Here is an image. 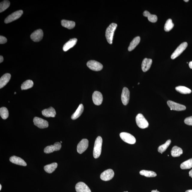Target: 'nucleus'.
Segmentation results:
<instances>
[{"mask_svg": "<svg viewBox=\"0 0 192 192\" xmlns=\"http://www.w3.org/2000/svg\"><path fill=\"white\" fill-rule=\"evenodd\" d=\"M117 27V24L113 23L110 25L106 30L105 37L108 43L110 44L113 43L114 33Z\"/></svg>", "mask_w": 192, "mask_h": 192, "instance_id": "nucleus-1", "label": "nucleus"}, {"mask_svg": "<svg viewBox=\"0 0 192 192\" xmlns=\"http://www.w3.org/2000/svg\"><path fill=\"white\" fill-rule=\"evenodd\" d=\"M102 140L101 137L98 136L95 141L93 149V156L95 158H98L102 152Z\"/></svg>", "mask_w": 192, "mask_h": 192, "instance_id": "nucleus-2", "label": "nucleus"}, {"mask_svg": "<svg viewBox=\"0 0 192 192\" xmlns=\"http://www.w3.org/2000/svg\"><path fill=\"white\" fill-rule=\"evenodd\" d=\"M136 121L137 124L140 128H146L149 126L148 122L141 114H139L137 115Z\"/></svg>", "mask_w": 192, "mask_h": 192, "instance_id": "nucleus-3", "label": "nucleus"}, {"mask_svg": "<svg viewBox=\"0 0 192 192\" xmlns=\"http://www.w3.org/2000/svg\"><path fill=\"white\" fill-rule=\"evenodd\" d=\"M120 138L123 141L130 144H134L136 142L135 138L132 134L127 132H121L120 134Z\"/></svg>", "mask_w": 192, "mask_h": 192, "instance_id": "nucleus-4", "label": "nucleus"}, {"mask_svg": "<svg viewBox=\"0 0 192 192\" xmlns=\"http://www.w3.org/2000/svg\"><path fill=\"white\" fill-rule=\"evenodd\" d=\"M188 46V43L187 42H184L182 43L177 47V48L176 49V50L171 55V59L172 60H174L178 56H179L187 48Z\"/></svg>", "mask_w": 192, "mask_h": 192, "instance_id": "nucleus-5", "label": "nucleus"}, {"mask_svg": "<svg viewBox=\"0 0 192 192\" xmlns=\"http://www.w3.org/2000/svg\"><path fill=\"white\" fill-rule=\"evenodd\" d=\"M23 13V11L22 10H18L13 13L5 19L4 20L5 23L8 24L18 19L22 16Z\"/></svg>", "mask_w": 192, "mask_h": 192, "instance_id": "nucleus-6", "label": "nucleus"}, {"mask_svg": "<svg viewBox=\"0 0 192 192\" xmlns=\"http://www.w3.org/2000/svg\"><path fill=\"white\" fill-rule=\"evenodd\" d=\"M87 65L89 68L94 71H100L103 68V66L101 64L94 60L89 61Z\"/></svg>", "mask_w": 192, "mask_h": 192, "instance_id": "nucleus-7", "label": "nucleus"}, {"mask_svg": "<svg viewBox=\"0 0 192 192\" xmlns=\"http://www.w3.org/2000/svg\"><path fill=\"white\" fill-rule=\"evenodd\" d=\"M167 103L169 107L170 108L171 110H173L175 111H184L186 109L185 106L176 103V102L172 101L169 100L167 102Z\"/></svg>", "mask_w": 192, "mask_h": 192, "instance_id": "nucleus-8", "label": "nucleus"}, {"mask_svg": "<svg viewBox=\"0 0 192 192\" xmlns=\"http://www.w3.org/2000/svg\"><path fill=\"white\" fill-rule=\"evenodd\" d=\"M34 124L40 128H47L49 126L48 121L41 118L36 117L33 120Z\"/></svg>", "mask_w": 192, "mask_h": 192, "instance_id": "nucleus-9", "label": "nucleus"}, {"mask_svg": "<svg viewBox=\"0 0 192 192\" xmlns=\"http://www.w3.org/2000/svg\"><path fill=\"white\" fill-rule=\"evenodd\" d=\"M114 176V172L111 169H109L102 172L100 175L101 179L104 181L111 180Z\"/></svg>", "mask_w": 192, "mask_h": 192, "instance_id": "nucleus-10", "label": "nucleus"}, {"mask_svg": "<svg viewBox=\"0 0 192 192\" xmlns=\"http://www.w3.org/2000/svg\"><path fill=\"white\" fill-rule=\"evenodd\" d=\"M89 141L87 139H83L78 144L77 151L78 153L81 154L87 149L88 147Z\"/></svg>", "mask_w": 192, "mask_h": 192, "instance_id": "nucleus-11", "label": "nucleus"}, {"mask_svg": "<svg viewBox=\"0 0 192 192\" xmlns=\"http://www.w3.org/2000/svg\"><path fill=\"white\" fill-rule=\"evenodd\" d=\"M61 143L59 142H57L54 145L47 146L44 149V152L47 154L50 153L54 151H59L61 148Z\"/></svg>", "mask_w": 192, "mask_h": 192, "instance_id": "nucleus-12", "label": "nucleus"}, {"mask_svg": "<svg viewBox=\"0 0 192 192\" xmlns=\"http://www.w3.org/2000/svg\"><path fill=\"white\" fill-rule=\"evenodd\" d=\"M130 92L126 87L123 88L121 98L122 102L124 105H126L128 103L130 100Z\"/></svg>", "mask_w": 192, "mask_h": 192, "instance_id": "nucleus-13", "label": "nucleus"}, {"mask_svg": "<svg viewBox=\"0 0 192 192\" xmlns=\"http://www.w3.org/2000/svg\"><path fill=\"white\" fill-rule=\"evenodd\" d=\"M93 102L96 105H100L103 101V96L101 93L98 91H95L93 94Z\"/></svg>", "mask_w": 192, "mask_h": 192, "instance_id": "nucleus-14", "label": "nucleus"}, {"mask_svg": "<svg viewBox=\"0 0 192 192\" xmlns=\"http://www.w3.org/2000/svg\"><path fill=\"white\" fill-rule=\"evenodd\" d=\"M43 36V33L42 30L38 29L34 31L30 36V37L34 42H38L42 39Z\"/></svg>", "mask_w": 192, "mask_h": 192, "instance_id": "nucleus-15", "label": "nucleus"}, {"mask_svg": "<svg viewBox=\"0 0 192 192\" xmlns=\"http://www.w3.org/2000/svg\"><path fill=\"white\" fill-rule=\"evenodd\" d=\"M77 192H91L90 188L84 182H80L75 185Z\"/></svg>", "mask_w": 192, "mask_h": 192, "instance_id": "nucleus-16", "label": "nucleus"}, {"mask_svg": "<svg viewBox=\"0 0 192 192\" xmlns=\"http://www.w3.org/2000/svg\"><path fill=\"white\" fill-rule=\"evenodd\" d=\"M42 113L43 116L46 117H54L56 115V111L54 108L50 107L48 109H45L43 110Z\"/></svg>", "mask_w": 192, "mask_h": 192, "instance_id": "nucleus-17", "label": "nucleus"}, {"mask_svg": "<svg viewBox=\"0 0 192 192\" xmlns=\"http://www.w3.org/2000/svg\"><path fill=\"white\" fill-rule=\"evenodd\" d=\"M9 160L10 162L15 164L23 166H26L27 165V164L24 160L21 158L16 156H13L11 157L9 159Z\"/></svg>", "mask_w": 192, "mask_h": 192, "instance_id": "nucleus-18", "label": "nucleus"}, {"mask_svg": "<svg viewBox=\"0 0 192 192\" xmlns=\"http://www.w3.org/2000/svg\"><path fill=\"white\" fill-rule=\"evenodd\" d=\"M152 63V60L151 59L145 58L142 64V69L143 72H146L149 70Z\"/></svg>", "mask_w": 192, "mask_h": 192, "instance_id": "nucleus-19", "label": "nucleus"}, {"mask_svg": "<svg viewBox=\"0 0 192 192\" xmlns=\"http://www.w3.org/2000/svg\"><path fill=\"white\" fill-rule=\"evenodd\" d=\"M11 75L10 74L6 73L0 79V88L1 89L7 84L10 80Z\"/></svg>", "mask_w": 192, "mask_h": 192, "instance_id": "nucleus-20", "label": "nucleus"}, {"mask_svg": "<svg viewBox=\"0 0 192 192\" xmlns=\"http://www.w3.org/2000/svg\"><path fill=\"white\" fill-rule=\"evenodd\" d=\"M77 39L74 38L70 39L69 41L66 43L63 46V50L65 52L68 51L69 49L72 48L76 44Z\"/></svg>", "mask_w": 192, "mask_h": 192, "instance_id": "nucleus-21", "label": "nucleus"}, {"mask_svg": "<svg viewBox=\"0 0 192 192\" xmlns=\"http://www.w3.org/2000/svg\"><path fill=\"white\" fill-rule=\"evenodd\" d=\"M84 106L82 104H80L75 113L71 116V119L73 120L77 119L82 114L84 111Z\"/></svg>", "mask_w": 192, "mask_h": 192, "instance_id": "nucleus-22", "label": "nucleus"}, {"mask_svg": "<svg viewBox=\"0 0 192 192\" xmlns=\"http://www.w3.org/2000/svg\"><path fill=\"white\" fill-rule=\"evenodd\" d=\"M182 153L183 151L182 148L177 146L173 147L171 151V155L174 157H179Z\"/></svg>", "mask_w": 192, "mask_h": 192, "instance_id": "nucleus-23", "label": "nucleus"}, {"mask_svg": "<svg viewBox=\"0 0 192 192\" xmlns=\"http://www.w3.org/2000/svg\"><path fill=\"white\" fill-rule=\"evenodd\" d=\"M62 25L64 28L71 29L74 28L75 25V22L73 21L65 20H63L61 22Z\"/></svg>", "mask_w": 192, "mask_h": 192, "instance_id": "nucleus-24", "label": "nucleus"}, {"mask_svg": "<svg viewBox=\"0 0 192 192\" xmlns=\"http://www.w3.org/2000/svg\"><path fill=\"white\" fill-rule=\"evenodd\" d=\"M58 166V163H53L52 164L46 165L44 167V169L46 172L48 173H52L56 170Z\"/></svg>", "mask_w": 192, "mask_h": 192, "instance_id": "nucleus-25", "label": "nucleus"}, {"mask_svg": "<svg viewBox=\"0 0 192 192\" xmlns=\"http://www.w3.org/2000/svg\"><path fill=\"white\" fill-rule=\"evenodd\" d=\"M140 37H135L130 43V46L128 47V51H131L134 50L140 43Z\"/></svg>", "mask_w": 192, "mask_h": 192, "instance_id": "nucleus-26", "label": "nucleus"}, {"mask_svg": "<svg viewBox=\"0 0 192 192\" xmlns=\"http://www.w3.org/2000/svg\"><path fill=\"white\" fill-rule=\"evenodd\" d=\"M143 16L147 17L148 20L152 22L155 23L158 20L157 16L155 15H152L147 11H145L143 13Z\"/></svg>", "mask_w": 192, "mask_h": 192, "instance_id": "nucleus-27", "label": "nucleus"}, {"mask_svg": "<svg viewBox=\"0 0 192 192\" xmlns=\"http://www.w3.org/2000/svg\"><path fill=\"white\" fill-rule=\"evenodd\" d=\"M176 89L177 92L182 94H189L191 93V89L184 86L177 87L176 88Z\"/></svg>", "mask_w": 192, "mask_h": 192, "instance_id": "nucleus-28", "label": "nucleus"}, {"mask_svg": "<svg viewBox=\"0 0 192 192\" xmlns=\"http://www.w3.org/2000/svg\"><path fill=\"white\" fill-rule=\"evenodd\" d=\"M140 173L141 175L147 177H155L157 176V174L153 171L142 170L140 171Z\"/></svg>", "mask_w": 192, "mask_h": 192, "instance_id": "nucleus-29", "label": "nucleus"}, {"mask_svg": "<svg viewBox=\"0 0 192 192\" xmlns=\"http://www.w3.org/2000/svg\"><path fill=\"white\" fill-rule=\"evenodd\" d=\"M180 168L182 170H188L192 168V158L190 159L184 161L180 165Z\"/></svg>", "mask_w": 192, "mask_h": 192, "instance_id": "nucleus-30", "label": "nucleus"}, {"mask_svg": "<svg viewBox=\"0 0 192 192\" xmlns=\"http://www.w3.org/2000/svg\"><path fill=\"white\" fill-rule=\"evenodd\" d=\"M33 85V81L31 80H28L22 84L21 85V89L22 90H27L31 88Z\"/></svg>", "mask_w": 192, "mask_h": 192, "instance_id": "nucleus-31", "label": "nucleus"}, {"mask_svg": "<svg viewBox=\"0 0 192 192\" xmlns=\"http://www.w3.org/2000/svg\"><path fill=\"white\" fill-rule=\"evenodd\" d=\"M171 143V140H167L165 143L159 146L158 148V151L159 152L162 154L163 152H164L166 151L169 146L170 145Z\"/></svg>", "mask_w": 192, "mask_h": 192, "instance_id": "nucleus-32", "label": "nucleus"}, {"mask_svg": "<svg viewBox=\"0 0 192 192\" xmlns=\"http://www.w3.org/2000/svg\"><path fill=\"white\" fill-rule=\"evenodd\" d=\"M174 24L173 23L172 20L171 19H169L167 21L165 24L164 29L165 31L169 32L173 28Z\"/></svg>", "mask_w": 192, "mask_h": 192, "instance_id": "nucleus-33", "label": "nucleus"}, {"mask_svg": "<svg viewBox=\"0 0 192 192\" xmlns=\"http://www.w3.org/2000/svg\"><path fill=\"white\" fill-rule=\"evenodd\" d=\"M10 5V2L8 1H4L0 4V12L1 13L6 10Z\"/></svg>", "mask_w": 192, "mask_h": 192, "instance_id": "nucleus-34", "label": "nucleus"}, {"mask_svg": "<svg viewBox=\"0 0 192 192\" xmlns=\"http://www.w3.org/2000/svg\"><path fill=\"white\" fill-rule=\"evenodd\" d=\"M9 111L6 108L1 107L0 109V115L3 119L5 120L9 117Z\"/></svg>", "mask_w": 192, "mask_h": 192, "instance_id": "nucleus-35", "label": "nucleus"}, {"mask_svg": "<svg viewBox=\"0 0 192 192\" xmlns=\"http://www.w3.org/2000/svg\"><path fill=\"white\" fill-rule=\"evenodd\" d=\"M184 123L190 126H192V117L186 118L184 120Z\"/></svg>", "mask_w": 192, "mask_h": 192, "instance_id": "nucleus-36", "label": "nucleus"}, {"mask_svg": "<svg viewBox=\"0 0 192 192\" xmlns=\"http://www.w3.org/2000/svg\"><path fill=\"white\" fill-rule=\"evenodd\" d=\"M7 40L6 38L2 36H0V43L1 44H4L7 42Z\"/></svg>", "mask_w": 192, "mask_h": 192, "instance_id": "nucleus-37", "label": "nucleus"}, {"mask_svg": "<svg viewBox=\"0 0 192 192\" xmlns=\"http://www.w3.org/2000/svg\"><path fill=\"white\" fill-rule=\"evenodd\" d=\"M4 60V58L2 56H0V63H1V62H3Z\"/></svg>", "mask_w": 192, "mask_h": 192, "instance_id": "nucleus-38", "label": "nucleus"}, {"mask_svg": "<svg viewBox=\"0 0 192 192\" xmlns=\"http://www.w3.org/2000/svg\"><path fill=\"white\" fill-rule=\"evenodd\" d=\"M189 67L192 69V61L191 62H190L189 63Z\"/></svg>", "mask_w": 192, "mask_h": 192, "instance_id": "nucleus-39", "label": "nucleus"}, {"mask_svg": "<svg viewBox=\"0 0 192 192\" xmlns=\"http://www.w3.org/2000/svg\"><path fill=\"white\" fill-rule=\"evenodd\" d=\"M189 176L191 177L192 178V170L190 171L189 172Z\"/></svg>", "mask_w": 192, "mask_h": 192, "instance_id": "nucleus-40", "label": "nucleus"}, {"mask_svg": "<svg viewBox=\"0 0 192 192\" xmlns=\"http://www.w3.org/2000/svg\"><path fill=\"white\" fill-rule=\"evenodd\" d=\"M151 192H160L158 191L157 190H153V191H152Z\"/></svg>", "mask_w": 192, "mask_h": 192, "instance_id": "nucleus-41", "label": "nucleus"}, {"mask_svg": "<svg viewBox=\"0 0 192 192\" xmlns=\"http://www.w3.org/2000/svg\"><path fill=\"white\" fill-rule=\"evenodd\" d=\"M185 192H192V190H188V191H186Z\"/></svg>", "mask_w": 192, "mask_h": 192, "instance_id": "nucleus-42", "label": "nucleus"}, {"mask_svg": "<svg viewBox=\"0 0 192 192\" xmlns=\"http://www.w3.org/2000/svg\"><path fill=\"white\" fill-rule=\"evenodd\" d=\"M184 1H185V2H188L189 1V0H184Z\"/></svg>", "mask_w": 192, "mask_h": 192, "instance_id": "nucleus-43", "label": "nucleus"}, {"mask_svg": "<svg viewBox=\"0 0 192 192\" xmlns=\"http://www.w3.org/2000/svg\"><path fill=\"white\" fill-rule=\"evenodd\" d=\"M1 188H2L1 185V184H0V190H1Z\"/></svg>", "mask_w": 192, "mask_h": 192, "instance_id": "nucleus-44", "label": "nucleus"}, {"mask_svg": "<svg viewBox=\"0 0 192 192\" xmlns=\"http://www.w3.org/2000/svg\"><path fill=\"white\" fill-rule=\"evenodd\" d=\"M16 94V92H15V94Z\"/></svg>", "mask_w": 192, "mask_h": 192, "instance_id": "nucleus-45", "label": "nucleus"}, {"mask_svg": "<svg viewBox=\"0 0 192 192\" xmlns=\"http://www.w3.org/2000/svg\"><path fill=\"white\" fill-rule=\"evenodd\" d=\"M61 143H62V141H61Z\"/></svg>", "mask_w": 192, "mask_h": 192, "instance_id": "nucleus-46", "label": "nucleus"}, {"mask_svg": "<svg viewBox=\"0 0 192 192\" xmlns=\"http://www.w3.org/2000/svg\"><path fill=\"white\" fill-rule=\"evenodd\" d=\"M140 84V83H138V84Z\"/></svg>", "mask_w": 192, "mask_h": 192, "instance_id": "nucleus-47", "label": "nucleus"}, {"mask_svg": "<svg viewBox=\"0 0 192 192\" xmlns=\"http://www.w3.org/2000/svg\"><path fill=\"white\" fill-rule=\"evenodd\" d=\"M124 192H128V191Z\"/></svg>", "mask_w": 192, "mask_h": 192, "instance_id": "nucleus-48", "label": "nucleus"}]
</instances>
